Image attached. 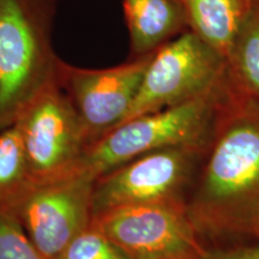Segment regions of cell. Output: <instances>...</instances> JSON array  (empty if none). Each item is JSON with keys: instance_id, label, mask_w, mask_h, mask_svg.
<instances>
[{"instance_id": "obj_1", "label": "cell", "mask_w": 259, "mask_h": 259, "mask_svg": "<svg viewBox=\"0 0 259 259\" xmlns=\"http://www.w3.org/2000/svg\"><path fill=\"white\" fill-rule=\"evenodd\" d=\"M227 77V74H226ZM206 247L255 239L259 219V100L227 90L186 200Z\"/></svg>"}, {"instance_id": "obj_2", "label": "cell", "mask_w": 259, "mask_h": 259, "mask_svg": "<svg viewBox=\"0 0 259 259\" xmlns=\"http://www.w3.org/2000/svg\"><path fill=\"white\" fill-rule=\"evenodd\" d=\"M53 15L54 0H0V131L58 80Z\"/></svg>"}, {"instance_id": "obj_3", "label": "cell", "mask_w": 259, "mask_h": 259, "mask_svg": "<svg viewBox=\"0 0 259 259\" xmlns=\"http://www.w3.org/2000/svg\"><path fill=\"white\" fill-rule=\"evenodd\" d=\"M226 90L225 74L218 85L196 99L121 122L89 145L79 173L95 180L151 151L181 145H208Z\"/></svg>"}, {"instance_id": "obj_4", "label": "cell", "mask_w": 259, "mask_h": 259, "mask_svg": "<svg viewBox=\"0 0 259 259\" xmlns=\"http://www.w3.org/2000/svg\"><path fill=\"white\" fill-rule=\"evenodd\" d=\"M208 145H181L151 151L94 180L93 218L122 206L183 203L192 190Z\"/></svg>"}, {"instance_id": "obj_5", "label": "cell", "mask_w": 259, "mask_h": 259, "mask_svg": "<svg viewBox=\"0 0 259 259\" xmlns=\"http://www.w3.org/2000/svg\"><path fill=\"white\" fill-rule=\"evenodd\" d=\"M16 124L23 138L30 184L78 173L89 142L78 113L58 80L29 103Z\"/></svg>"}, {"instance_id": "obj_6", "label": "cell", "mask_w": 259, "mask_h": 259, "mask_svg": "<svg viewBox=\"0 0 259 259\" xmlns=\"http://www.w3.org/2000/svg\"><path fill=\"white\" fill-rule=\"evenodd\" d=\"M226 69L221 53L190 29L184 31L155 52L134 105L121 122L203 95L221 82Z\"/></svg>"}, {"instance_id": "obj_7", "label": "cell", "mask_w": 259, "mask_h": 259, "mask_svg": "<svg viewBox=\"0 0 259 259\" xmlns=\"http://www.w3.org/2000/svg\"><path fill=\"white\" fill-rule=\"evenodd\" d=\"M94 179L74 173L30 184L6 206L46 259H56L93 221Z\"/></svg>"}, {"instance_id": "obj_8", "label": "cell", "mask_w": 259, "mask_h": 259, "mask_svg": "<svg viewBox=\"0 0 259 259\" xmlns=\"http://www.w3.org/2000/svg\"><path fill=\"white\" fill-rule=\"evenodd\" d=\"M92 225L131 259H176L206 252L183 203L122 206L94 216Z\"/></svg>"}, {"instance_id": "obj_9", "label": "cell", "mask_w": 259, "mask_h": 259, "mask_svg": "<svg viewBox=\"0 0 259 259\" xmlns=\"http://www.w3.org/2000/svg\"><path fill=\"white\" fill-rule=\"evenodd\" d=\"M154 53L102 70L79 69L59 59L58 82L78 113L89 145L124 120Z\"/></svg>"}, {"instance_id": "obj_10", "label": "cell", "mask_w": 259, "mask_h": 259, "mask_svg": "<svg viewBox=\"0 0 259 259\" xmlns=\"http://www.w3.org/2000/svg\"><path fill=\"white\" fill-rule=\"evenodd\" d=\"M134 58L154 53L189 30L181 0H122Z\"/></svg>"}, {"instance_id": "obj_11", "label": "cell", "mask_w": 259, "mask_h": 259, "mask_svg": "<svg viewBox=\"0 0 259 259\" xmlns=\"http://www.w3.org/2000/svg\"><path fill=\"white\" fill-rule=\"evenodd\" d=\"M189 29L227 58L253 9L252 0H181Z\"/></svg>"}, {"instance_id": "obj_12", "label": "cell", "mask_w": 259, "mask_h": 259, "mask_svg": "<svg viewBox=\"0 0 259 259\" xmlns=\"http://www.w3.org/2000/svg\"><path fill=\"white\" fill-rule=\"evenodd\" d=\"M227 60V79L233 89L259 100V8L253 6L236 35Z\"/></svg>"}, {"instance_id": "obj_13", "label": "cell", "mask_w": 259, "mask_h": 259, "mask_svg": "<svg viewBox=\"0 0 259 259\" xmlns=\"http://www.w3.org/2000/svg\"><path fill=\"white\" fill-rule=\"evenodd\" d=\"M29 185L23 138L15 122L0 131V206L6 208Z\"/></svg>"}, {"instance_id": "obj_14", "label": "cell", "mask_w": 259, "mask_h": 259, "mask_svg": "<svg viewBox=\"0 0 259 259\" xmlns=\"http://www.w3.org/2000/svg\"><path fill=\"white\" fill-rule=\"evenodd\" d=\"M56 259H131L115 242L97 229L90 227L70 242Z\"/></svg>"}, {"instance_id": "obj_15", "label": "cell", "mask_w": 259, "mask_h": 259, "mask_svg": "<svg viewBox=\"0 0 259 259\" xmlns=\"http://www.w3.org/2000/svg\"><path fill=\"white\" fill-rule=\"evenodd\" d=\"M0 259H46L10 210L0 206Z\"/></svg>"}, {"instance_id": "obj_16", "label": "cell", "mask_w": 259, "mask_h": 259, "mask_svg": "<svg viewBox=\"0 0 259 259\" xmlns=\"http://www.w3.org/2000/svg\"><path fill=\"white\" fill-rule=\"evenodd\" d=\"M205 259H259V239L206 247Z\"/></svg>"}, {"instance_id": "obj_17", "label": "cell", "mask_w": 259, "mask_h": 259, "mask_svg": "<svg viewBox=\"0 0 259 259\" xmlns=\"http://www.w3.org/2000/svg\"><path fill=\"white\" fill-rule=\"evenodd\" d=\"M205 253L197 254V255H189V257H181V258H176V259H205Z\"/></svg>"}, {"instance_id": "obj_18", "label": "cell", "mask_w": 259, "mask_h": 259, "mask_svg": "<svg viewBox=\"0 0 259 259\" xmlns=\"http://www.w3.org/2000/svg\"><path fill=\"white\" fill-rule=\"evenodd\" d=\"M255 239H259V219L257 223V228H255Z\"/></svg>"}, {"instance_id": "obj_19", "label": "cell", "mask_w": 259, "mask_h": 259, "mask_svg": "<svg viewBox=\"0 0 259 259\" xmlns=\"http://www.w3.org/2000/svg\"><path fill=\"white\" fill-rule=\"evenodd\" d=\"M253 2V6H258L259 8V0H252Z\"/></svg>"}]
</instances>
